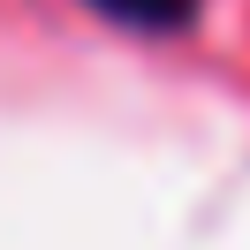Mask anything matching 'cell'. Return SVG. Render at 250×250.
I'll return each mask as SVG.
<instances>
[{
	"mask_svg": "<svg viewBox=\"0 0 250 250\" xmlns=\"http://www.w3.org/2000/svg\"><path fill=\"white\" fill-rule=\"evenodd\" d=\"M91 8H106L114 23H137V31H174L197 16V0H91Z\"/></svg>",
	"mask_w": 250,
	"mask_h": 250,
	"instance_id": "6da1fadb",
	"label": "cell"
}]
</instances>
